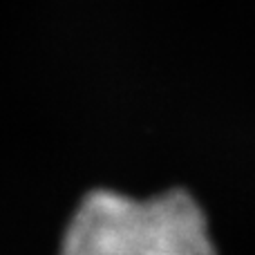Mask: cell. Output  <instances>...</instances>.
<instances>
[{"mask_svg": "<svg viewBox=\"0 0 255 255\" xmlns=\"http://www.w3.org/2000/svg\"><path fill=\"white\" fill-rule=\"evenodd\" d=\"M58 255H220L202 204L186 188L134 199L94 188L74 208Z\"/></svg>", "mask_w": 255, "mask_h": 255, "instance_id": "cell-1", "label": "cell"}]
</instances>
